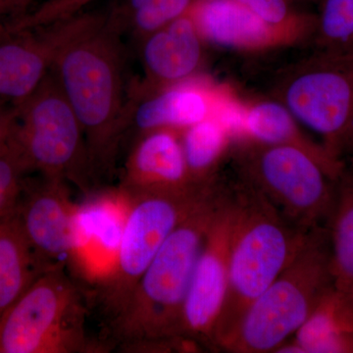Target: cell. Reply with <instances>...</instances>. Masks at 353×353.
<instances>
[{
  "label": "cell",
  "mask_w": 353,
  "mask_h": 353,
  "mask_svg": "<svg viewBox=\"0 0 353 353\" xmlns=\"http://www.w3.org/2000/svg\"><path fill=\"white\" fill-rule=\"evenodd\" d=\"M120 37L106 13L70 15L51 68L82 125L94 185L112 173L127 131Z\"/></svg>",
  "instance_id": "obj_1"
},
{
  "label": "cell",
  "mask_w": 353,
  "mask_h": 353,
  "mask_svg": "<svg viewBox=\"0 0 353 353\" xmlns=\"http://www.w3.org/2000/svg\"><path fill=\"white\" fill-rule=\"evenodd\" d=\"M224 180L168 236L108 325L109 343L124 352L178 350L183 306L194 266L222 199Z\"/></svg>",
  "instance_id": "obj_2"
},
{
  "label": "cell",
  "mask_w": 353,
  "mask_h": 353,
  "mask_svg": "<svg viewBox=\"0 0 353 353\" xmlns=\"http://www.w3.org/2000/svg\"><path fill=\"white\" fill-rule=\"evenodd\" d=\"M225 188L231 215L229 277L213 350H219L234 333L248 307L289 266L311 233L285 219L236 174L225 181Z\"/></svg>",
  "instance_id": "obj_3"
},
{
  "label": "cell",
  "mask_w": 353,
  "mask_h": 353,
  "mask_svg": "<svg viewBox=\"0 0 353 353\" xmlns=\"http://www.w3.org/2000/svg\"><path fill=\"white\" fill-rule=\"evenodd\" d=\"M333 287L326 228L313 230L289 266L254 301L219 350L276 352Z\"/></svg>",
  "instance_id": "obj_4"
},
{
  "label": "cell",
  "mask_w": 353,
  "mask_h": 353,
  "mask_svg": "<svg viewBox=\"0 0 353 353\" xmlns=\"http://www.w3.org/2000/svg\"><path fill=\"white\" fill-rule=\"evenodd\" d=\"M90 294L65 266L44 272L0 314V353H97L87 331Z\"/></svg>",
  "instance_id": "obj_5"
},
{
  "label": "cell",
  "mask_w": 353,
  "mask_h": 353,
  "mask_svg": "<svg viewBox=\"0 0 353 353\" xmlns=\"http://www.w3.org/2000/svg\"><path fill=\"white\" fill-rule=\"evenodd\" d=\"M271 94L332 157L353 159V50H316L281 69Z\"/></svg>",
  "instance_id": "obj_6"
},
{
  "label": "cell",
  "mask_w": 353,
  "mask_h": 353,
  "mask_svg": "<svg viewBox=\"0 0 353 353\" xmlns=\"http://www.w3.org/2000/svg\"><path fill=\"white\" fill-rule=\"evenodd\" d=\"M236 175L245 179L294 226L326 227L336 196V178L308 153L289 145L234 141L230 152Z\"/></svg>",
  "instance_id": "obj_7"
},
{
  "label": "cell",
  "mask_w": 353,
  "mask_h": 353,
  "mask_svg": "<svg viewBox=\"0 0 353 353\" xmlns=\"http://www.w3.org/2000/svg\"><path fill=\"white\" fill-rule=\"evenodd\" d=\"M14 108L12 139L31 171L74 183L87 196L94 192L82 125L52 72Z\"/></svg>",
  "instance_id": "obj_8"
},
{
  "label": "cell",
  "mask_w": 353,
  "mask_h": 353,
  "mask_svg": "<svg viewBox=\"0 0 353 353\" xmlns=\"http://www.w3.org/2000/svg\"><path fill=\"white\" fill-rule=\"evenodd\" d=\"M220 180L208 187L185 192L132 197L113 270L90 294L105 317L106 325L126 305L139 279L165 241L213 194Z\"/></svg>",
  "instance_id": "obj_9"
},
{
  "label": "cell",
  "mask_w": 353,
  "mask_h": 353,
  "mask_svg": "<svg viewBox=\"0 0 353 353\" xmlns=\"http://www.w3.org/2000/svg\"><path fill=\"white\" fill-rule=\"evenodd\" d=\"M187 13L204 43L243 52L278 50L312 41L317 26V16L308 14L274 24L238 0H194Z\"/></svg>",
  "instance_id": "obj_10"
},
{
  "label": "cell",
  "mask_w": 353,
  "mask_h": 353,
  "mask_svg": "<svg viewBox=\"0 0 353 353\" xmlns=\"http://www.w3.org/2000/svg\"><path fill=\"white\" fill-rule=\"evenodd\" d=\"M87 197L77 211L75 245L67 269L90 294L113 270L131 199L119 188L94 190Z\"/></svg>",
  "instance_id": "obj_11"
},
{
  "label": "cell",
  "mask_w": 353,
  "mask_h": 353,
  "mask_svg": "<svg viewBox=\"0 0 353 353\" xmlns=\"http://www.w3.org/2000/svg\"><path fill=\"white\" fill-rule=\"evenodd\" d=\"M231 215L223 185L222 199L199 259L183 306V338L213 350V334L224 305L229 277Z\"/></svg>",
  "instance_id": "obj_12"
},
{
  "label": "cell",
  "mask_w": 353,
  "mask_h": 353,
  "mask_svg": "<svg viewBox=\"0 0 353 353\" xmlns=\"http://www.w3.org/2000/svg\"><path fill=\"white\" fill-rule=\"evenodd\" d=\"M68 185L61 179L41 176L38 183H25L17 202L26 236L48 270L68 268L75 245L79 204L72 201Z\"/></svg>",
  "instance_id": "obj_13"
},
{
  "label": "cell",
  "mask_w": 353,
  "mask_h": 353,
  "mask_svg": "<svg viewBox=\"0 0 353 353\" xmlns=\"http://www.w3.org/2000/svg\"><path fill=\"white\" fill-rule=\"evenodd\" d=\"M236 97L231 90L197 75L145 95H128L127 131L137 136L157 129L179 131L213 116H223Z\"/></svg>",
  "instance_id": "obj_14"
},
{
  "label": "cell",
  "mask_w": 353,
  "mask_h": 353,
  "mask_svg": "<svg viewBox=\"0 0 353 353\" xmlns=\"http://www.w3.org/2000/svg\"><path fill=\"white\" fill-rule=\"evenodd\" d=\"M204 187L208 185H197L190 178L181 131L157 129L137 137L118 188L132 199L148 194H178Z\"/></svg>",
  "instance_id": "obj_15"
},
{
  "label": "cell",
  "mask_w": 353,
  "mask_h": 353,
  "mask_svg": "<svg viewBox=\"0 0 353 353\" xmlns=\"http://www.w3.org/2000/svg\"><path fill=\"white\" fill-rule=\"evenodd\" d=\"M66 29V18L23 31L0 28V99L19 105L41 85Z\"/></svg>",
  "instance_id": "obj_16"
},
{
  "label": "cell",
  "mask_w": 353,
  "mask_h": 353,
  "mask_svg": "<svg viewBox=\"0 0 353 353\" xmlns=\"http://www.w3.org/2000/svg\"><path fill=\"white\" fill-rule=\"evenodd\" d=\"M204 44L188 13L141 39L143 79L131 88L130 94H152L199 75Z\"/></svg>",
  "instance_id": "obj_17"
},
{
  "label": "cell",
  "mask_w": 353,
  "mask_h": 353,
  "mask_svg": "<svg viewBox=\"0 0 353 353\" xmlns=\"http://www.w3.org/2000/svg\"><path fill=\"white\" fill-rule=\"evenodd\" d=\"M301 126L284 104L271 97L264 101H241L230 121L234 141L294 146L314 157L339 178L345 163L332 157L324 146L313 141Z\"/></svg>",
  "instance_id": "obj_18"
},
{
  "label": "cell",
  "mask_w": 353,
  "mask_h": 353,
  "mask_svg": "<svg viewBox=\"0 0 353 353\" xmlns=\"http://www.w3.org/2000/svg\"><path fill=\"white\" fill-rule=\"evenodd\" d=\"M276 352L353 353V304L332 287L292 341Z\"/></svg>",
  "instance_id": "obj_19"
},
{
  "label": "cell",
  "mask_w": 353,
  "mask_h": 353,
  "mask_svg": "<svg viewBox=\"0 0 353 353\" xmlns=\"http://www.w3.org/2000/svg\"><path fill=\"white\" fill-rule=\"evenodd\" d=\"M46 271L26 236L16 204L0 217V314Z\"/></svg>",
  "instance_id": "obj_20"
},
{
  "label": "cell",
  "mask_w": 353,
  "mask_h": 353,
  "mask_svg": "<svg viewBox=\"0 0 353 353\" xmlns=\"http://www.w3.org/2000/svg\"><path fill=\"white\" fill-rule=\"evenodd\" d=\"M333 288L353 304V159L336 183L333 209L326 224Z\"/></svg>",
  "instance_id": "obj_21"
},
{
  "label": "cell",
  "mask_w": 353,
  "mask_h": 353,
  "mask_svg": "<svg viewBox=\"0 0 353 353\" xmlns=\"http://www.w3.org/2000/svg\"><path fill=\"white\" fill-rule=\"evenodd\" d=\"M185 162L192 182L210 185L220 179L223 160L230 154L233 134L220 116H213L181 131Z\"/></svg>",
  "instance_id": "obj_22"
},
{
  "label": "cell",
  "mask_w": 353,
  "mask_h": 353,
  "mask_svg": "<svg viewBox=\"0 0 353 353\" xmlns=\"http://www.w3.org/2000/svg\"><path fill=\"white\" fill-rule=\"evenodd\" d=\"M312 41L316 50H353V0H323Z\"/></svg>",
  "instance_id": "obj_23"
},
{
  "label": "cell",
  "mask_w": 353,
  "mask_h": 353,
  "mask_svg": "<svg viewBox=\"0 0 353 353\" xmlns=\"http://www.w3.org/2000/svg\"><path fill=\"white\" fill-rule=\"evenodd\" d=\"M194 0H155L119 21L108 18L109 23L120 34L128 32L137 41L152 34L182 17L189 10Z\"/></svg>",
  "instance_id": "obj_24"
},
{
  "label": "cell",
  "mask_w": 353,
  "mask_h": 353,
  "mask_svg": "<svg viewBox=\"0 0 353 353\" xmlns=\"http://www.w3.org/2000/svg\"><path fill=\"white\" fill-rule=\"evenodd\" d=\"M30 171L27 160L11 137L0 152V217L15 208L24 188V176Z\"/></svg>",
  "instance_id": "obj_25"
},
{
  "label": "cell",
  "mask_w": 353,
  "mask_h": 353,
  "mask_svg": "<svg viewBox=\"0 0 353 353\" xmlns=\"http://www.w3.org/2000/svg\"><path fill=\"white\" fill-rule=\"evenodd\" d=\"M97 0H46L36 10L23 13L2 26L9 32L36 29L82 11Z\"/></svg>",
  "instance_id": "obj_26"
},
{
  "label": "cell",
  "mask_w": 353,
  "mask_h": 353,
  "mask_svg": "<svg viewBox=\"0 0 353 353\" xmlns=\"http://www.w3.org/2000/svg\"><path fill=\"white\" fill-rule=\"evenodd\" d=\"M238 1L262 19L274 24L289 22L299 15L290 10L287 0H238Z\"/></svg>",
  "instance_id": "obj_27"
},
{
  "label": "cell",
  "mask_w": 353,
  "mask_h": 353,
  "mask_svg": "<svg viewBox=\"0 0 353 353\" xmlns=\"http://www.w3.org/2000/svg\"><path fill=\"white\" fill-rule=\"evenodd\" d=\"M16 124L15 108L0 106V152L7 145L12 137Z\"/></svg>",
  "instance_id": "obj_28"
},
{
  "label": "cell",
  "mask_w": 353,
  "mask_h": 353,
  "mask_svg": "<svg viewBox=\"0 0 353 353\" xmlns=\"http://www.w3.org/2000/svg\"><path fill=\"white\" fill-rule=\"evenodd\" d=\"M152 1H155V0H120L119 3L114 7L110 12H108L109 19L113 21L123 19L134 11L138 10Z\"/></svg>",
  "instance_id": "obj_29"
},
{
  "label": "cell",
  "mask_w": 353,
  "mask_h": 353,
  "mask_svg": "<svg viewBox=\"0 0 353 353\" xmlns=\"http://www.w3.org/2000/svg\"><path fill=\"white\" fill-rule=\"evenodd\" d=\"M29 6V0H0V16L16 12L22 14Z\"/></svg>",
  "instance_id": "obj_30"
},
{
  "label": "cell",
  "mask_w": 353,
  "mask_h": 353,
  "mask_svg": "<svg viewBox=\"0 0 353 353\" xmlns=\"http://www.w3.org/2000/svg\"><path fill=\"white\" fill-rule=\"evenodd\" d=\"M32 1H34V0H30V2H31V3H32Z\"/></svg>",
  "instance_id": "obj_31"
}]
</instances>
